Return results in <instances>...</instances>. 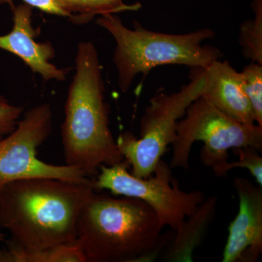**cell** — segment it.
<instances>
[{
	"label": "cell",
	"mask_w": 262,
	"mask_h": 262,
	"mask_svg": "<svg viewBox=\"0 0 262 262\" xmlns=\"http://www.w3.org/2000/svg\"><path fill=\"white\" fill-rule=\"evenodd\" d=\"M252 8L254 18L241 24L239 43L247 59L262 65V0H253Z\"/></svg>",
	"instance_id": "cell-15"
},
{
	"label": "cell",
	"mask_w": 262,
	"mask_h": 262,
	"mask_svg": "<svg viewBox=\"0 0 262 262\" xmlns=\"http://www.w3.org/2000/svg\"><path fill=\"white\" fill-rule=\"evenodd\" d=\"M51 105L41 103L24 113L13 132L0 139V192L7 184L24 179L49 178L75 182L90 179L70 165L46 163L37 158V150L51 136Z\"/></svg>",
	"instance_id": "cell-8"
},
{
	"label": "cell",
	"mask_w": 262,
	"mask_h": 262,
	"mask_svg": "<svg viewBox=\"0 0 262 262\" xmlns=\"http://www.w3.org/2000/svg\"><path fill=\"white\" fill-rule=\"evenodd\" d=\"M238 213L229 224L223 262H256L262 254V189L241 177L234 179Z\"/></svg>",
	"instance_id": "cell-9"
},
{
	"label": "cell",
	"mask_w": 262,
	"mask_h": 262,
	"mask_svg": "<svg viewBox=\"0 0 262 262\" xmlns=\"http://www.w3.org/2000/svg\"><path fill=\"white\" fill-rule=\"evenodd\" d=\"M195 141L204 143L200 154L202 163L215 174L228 162L229 150L253 147L261 152L262 127L236 121L201 96L191 103L184 120L177 124L170 168L189 169Z\"/></svg>",
	"instance_id": "cell-6"
},
{
	"label": "cell",
	"mask_w": 262,
	"mask_h": 262,
	"mask_svg": "<svg viewBox=\"0 0 262 262\" xmlns=\"http://www.w3.org/2000/svg\"><path fill=\"white\" fill-rule=\"evenodd\" d=\"M145 202L94 191L82 208L77 241L87 262L152 261L171 241Z\"/></svg>",
	"instance_id": "cell-3"
},
{
	"label": "cell",
	"mask_w": 262,
	"mask_h": 262,
	"mask_svg": "<svg viewBox=\"0 0 262 262\" xmlns=\"http://www.w3.org/2000/svg\"><path fill=\"white\" fill-rule=\"evenodd\" d=\"M94 179L75 182L37 178L15 181L0 192V229L20 247L39 249L74 242Z\"/></svg>",
	"instance_id": "cell-1"
},
{
	"label": "cell",
	"mask_w": 262,
	"mask_h": 262,
	"mask_svg": "<svg viewBox=\"0 0 262 262\" xmlns=\"http://www.w3.org/2000/svg\"><path fill=\"white\" fill-rule=\"evenodd\" d=\"M21 1L24 4L29 5L32 8H37L47 14L70 18L69 15L62 9L59 5L57 4L55 0H21ZM3 4L9 5L10 8H12L15 5L13 0H0V5Z\"/></svg>",
	"instance_id": "cell-19"
},
{
	"label": "cell",
	"mask_w": 262,
	"mask_h": 262,
	"mask_svg": "<svg viewBox=\"0 0 262 262\" xmlns=\"http://www.w3.org/2000/svg\"><path fill=\"white\" fill-rule=\"evenodd\" d=\"M5 241V234L2 233L0 232V242H3V241Z\"/></svg>",
	"instance_id": "cell-20"
},
{
	"label": "cell",
	"mask_w": 262,
	"mask_h": 262,
	"mask_svg": "<svg viewBox=\"0 0 262 262\" xmlns=\"http://www.w3.org/2000/svg\"><path fill=\"white\" fill-rule=\"evenodd\" d=\"M69 15L72 23L82 25L91 22L95 17L123 12L137 11L140 3L125 4L123 0H55Z\"/></svg>",
	"instance_id": "cell-14"
},
{
	"label": "cell",
	"mask_w": 262,
	"mask_h": 262,
	"mask_svg": "<svg viewBox=\"0 0 262 262\" xmlns=\"http://www.w3.org/2000/svg\"><path fill=\"white\" fill-rule=\"evenodd\" d=\"M234 154L238 157L236 162L227 163L218 170L215 175L224 177L229 170L236 168H246L256 179L258 185L262 186V158L259 151L253 147H241L232 149Z\"/></svg>",
	"instance_id": "cell-17"
},
{
	"label": "cell",
	"mask_w": 262,
	"mask_h": 262,
	"mask_svg": "<svg viewBox=\"0 0 262 262\" xmlns=\"http://www.w3.org/2000/svg\"><path fill=\"white\" fill-rule=\"evenodd\" d=\"M10 9L13 29L8 34L0 36V49L18 56L33 73L40 75L44 81H64L68 70L58 68L51 62L56 56L52 43L35 40L40 30L33 27L32 7L23 3Z\"/></svg>",
	"instance_id": "cell-10"
},
{
	"label": "cell",
	"mask_w": 262,
	"mask_h": 262,
	"mask_svg": "<svg viewBox=\"0 0 262 262\" xmlns=\"http://www.w3.org/2000/svg\"><path fill=\"white\" fill-rule=\"evenodd\" d=\"M241 73L245 93L252 107L256 123L262 127V65L251 62Z\"/></svg>",
	"instance_id": "cell-16"
},
{
	"label": "cell",
	"mask_w": 262,
	"mask_h": 262,
	"mask_svg": "<svg viewBox=\"0 0 262 262\" xmlns=\"http://www.w3.org/2000/svg\"><path fill=\"white\" fill-rule=\"evenodd\" d=\"M102 67L94 43L77 45L75 74L69 87L61 125L66 164L95 178L101 165L124 158L110 127V106L105 100Z\"/></svg>",
	"instance_id": "cell-2"
},
{
	"label": "cell",
	"mask_w": 262,
	"mask_h": 262,
	"mask_svg": "<svg viewBox=\"0 0 262 262\" xmlns=\"http://www.w3.org/2000/svg\"><path fill=\"white\" fill-rule=\"evenodd\" d=\"M206 72L207 84L202 97L236 121L256 125L241 72L234 70L228 61L220 59L207 67Z\"/></svg>",
	"instance_id": "cell-11"
},
{
	"label": "cell",
	"mask_w": 262,
	"mask_h": 262,
	"mask_svg": "<svg viewBox=\"0 0 262 262\" xmlns=\"http://www.w3.org/2000/svg\"><path fill=\"white\" fill-rule=\"evenodd\" d=\"M124 160L115 165H101L94 179L96 192L103 189L115 195L136 198L145 202L156 213L164 227L175 232L188 216L205 201L201 190L184 192L178 181L173 178L170 165L160 159L149 178L141 179L127 170Z\"/></svg>",
	"instance_id": "cell-7"
},
{
	"label": "cell",
	"mask_w": 262,
	"mask_h": 262,
	"mask_svg": "<svg viewBox=\"0 0 262 262\" xmlns=\"http://www.w3.org/2000/svg\"><path fill=\"white\" fill-rule=\"evenodd\" d=\"M206 68H194L190 82L173 94H160L150 99L140 121V137L125 131L116 140L124 160L131 166V174L149 178L167 148L177 136L179 119L191 103L204 92Z\"/></svg>",
	"instance_id": "cell-5"
},
{
	"label": "cell",
	"mask_w": 262,
	"mask_h": 262,
	"mask_svg": "<svg viewBox=\"0 0 262 262\" xmlns=\"http://www.w3.org/2000/svg\"><path fill=\"white\" fill-rule=\"evenodd\" d=\"M97 25L107 31L116 42L113 63L117 83L122 93L130 89L136 76H146L160 66L185 65L194 68L209 67L222 58L220 49L203 45L214 37L212 29H202L183 34L153 32L134 20V29L122 24L115 14L101 15Z\"/></svg>",
	"instance_id": "cell-4"
},
{
	"label": "cell",
	"mask_w": 262,
	"mask_h": 262,
	"mask_svg": "<svg viewBox=\"0 0 262 262\" xmlns=\"http://www.w3.org/2000/svg\"><path fill=\"white\" fill-rule=\"evenodd\" d=\"M0 248V262H87L80 245L75 241L53 247L28 249L8 239Z\"/></svg>",
	"instance_id": "cell-13"
},
{
	"label": "cell",
	"mask_w": 262,
	"mask_h": 262,
	"mask_svg": "<svg viewBox=\"0 0 262 262\" xmlns=\"http://www.w3.org/2000/svg\"><path fill=\"white\" fill-rule=\"evenodd\" d=\"M218 198L205 200L192 215L188 216L175 232L171 241L165 247L164 261H192L193 253L207 233L216 211Z\"/></svg>",
	"instance_id": "cell-12"
},
{
	"label": "cell",
	"mask_w": 262,
	"mask_h": 262,
	"mask_svg": "<svg viewBox=\"0 0 262 262\" xmlns=\"http://www.w3.org/2000/svg\"><path fill=\"white\" fill-rule=\"evenodd\" d=\"M24 110L23 106L12 104L4 96H0V139L15 130Z\"/></svg>",
	"instance_id": "cell-18"
}]
</instances>
